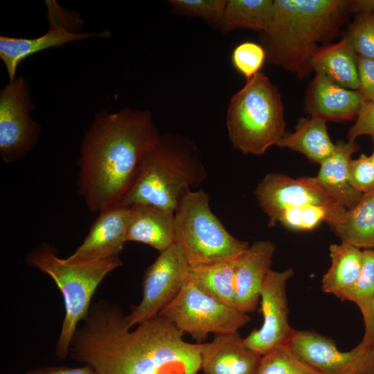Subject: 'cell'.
I'll return each mask as SVG.
<instances>
[{"instance_id":"obj_3","label":"cell","mask_w":374,"mask_h":374,"mask_svg":"<svg viewBox=\"0 0 374 374\" xmlns=\"http://www.w3.org/2000/svg\"><path fill=\"white\" fill-rule=\"evenodd\" d=\"M348 0H274L269 29L263 33L268 60L298 78L313 69L316 50L337 36L352 12Z\"/></svg>"},{"instance_id":"obj_29","label":"cell","mask_w":374,"mask_h":374,"mask_svg":"<svg viewBox=\"0 0 374 374\" xmlns=\"http://www.w3.org/2000/svg\"><path fill=\"white\" fill-rule=\"evenodd\" d=\"M255 374H321L302 359L288 344L261 356Z\"/></svg>"},{"instance_id":"obj_24","label":"cell","mask_w":374,"mask_h":374,"mask_svg":"<svg viewBox=\"0 0 374 374\" xmlns=\"http://www.w3.org/2000/svg\"><path fill=\"white\" fill-rule=\"evenodd\" d=\"M332 229L341 241L361 249H374V190L346 209Z\"/></svg>"},{"instance_id":"obj_11","label":"cell","mask_w":374,"mask_h":374,"mask_svg":"<svg viewBox=\"0 0 374 374\" xmlns=\"http://www.w3.org/2000/svg\"><path fill=\"white\" fill-rule=\"evenodd\" d=\"M293 352L321 374H371L374 346L362 341L341 351L330 338L313 330H296L288 343Z\"/></svg>"},{"instance_id":"obj_5","label":"cell","mask_w":374,"mask_h":374,"mask_svg":"<svg viewBox=\"0 0 374 374\" xmlns=\"http://www.w3.org/2000/svg\"><path fill=\"white\" fill-rule=\"evenodd\" d=\"M26 262L48 275L62 294L65 314L55 353L60 359H65L78 323L88 314L96 290L105 277L123 262L119 256L92 262H68L46 243L32 250Z\"/></svg>"},{"instance_id":"obj_30","label":"cell","mask_w":374,"mask_h":374,"mask_svg":"<svg viewBox=\"0 0 374 374\" xmlns=\"http://www.w3.org/2000/svg\"><path fill=\"white\" fill-rule=\"evenodd\" d=\"M346 37L357 55L374 59V10L357 12Z\"/></svg>"},{"instance_id":"obj_21","label":"cell","mask_w":374,"mask_h":374,"mask_svg":"<svg viewBox=\"0 0 374 374\" xmlns=\"http://www.w3.org/2000/svg\"><path fill=\"white\" fill-rule=\"evenodd\" d=\"M130 206L127 242L143 243L159 252L174 244V214L149 205Z\"/></svg>"},{"instance_id":"obj_35","label":"cell","mask_w":374,"mask_h":374,"mask_svg":"<svg viewBox=\"0 0 374 374\" xmlns=\"http://www.w3.org/2000/svg\"><path fill=\"white\" fill-rule=\"evenodd\" d=\"M358 91L364 102L374 101V59L357 55Z\"/></svg>"},{"instance_id":"obj_22","label":"cell","mask_w":374,"mask_h":374,"mask_svg":"<svg viewBox=\"0 0 374 374\" xmlns=\"http://www.w3.org/2000/svg\"><path fill=\"white\" fill-rule=\"evenodd\" d=\"M357 57L346 36L337 43L319 46L312 57L311 66L315 73L324 75L335 84L358 90Z\"/></svg>"},{"instance_id":"obj_19","label":"cell","mask_w":374,"mask_h":374,"mask_svg":"<svg viewBox=\"0 0 374 374\" xmlns=\"http://www.w3.org/2000/svg\"><path fill=\"white\" fill-rule=\"evenodd\" d=\"M330 265L321 279V290L341 301H350L361 274L363 249L345 241L330 246Z\"/></svg>"},{"instance_id":"obj_25","label":"cell","mask_w":374,"mask_h":374,"mask_svg":"<svg viewBox=\"0 0 374 374\" xmlns=\"http://www.w3.org/2000/svg\"><path fill=\"white\" fill-rule=\"evenodd\" d=\"M236 259L190 267L188 280L222 303L237 308L235 291Z\"/></svg>"},{"instance_id":"obj_38","label":"cell","mask_w":374,"mask_h":374,"mask_svg":"<svg viewBox=\"0 0 374 374\" xmlns=\"http://www.w3.org/2000/svg\"><path fill=\"white\" fill-rule=\"evenodd\" d=\"M371 159V161L373 162V163L374 164V149H373V153L370 156Z\"/></svg>"},{"instance_id":"obj_39","label":"cell","mask_w":374,"mask_h":374,"mask_svg":"<svg viewBox=\"0 0 374 374\" xmlns=\"http://www.w3.org/2000/svg\"><path fill=\"white\" fill-rule=\"evenodd\" d=\"M371 374H374V352H373V364Z\"/></svg>"},{"instance_id":"obj_12","label":"cell","mask_w":374,"mask_h":374,"mask_svg":"<svg viewBox=\"0 0 374 374\" xmlns=\"http://www.w3.org/2000/svg\"><path fill=\"white\" fill-rule=\"evenodd\" d=\"M293 275L292 268L271 269L264 281L260 296L262 324L244 338L245 344L260 356L288 344L294 333L289 323L286 291L287 283Z\"/></svg>"},{"instance_id":"obj_10","label":"cell","mask_w":374,"mask_h":374,"mask_svg":"<svg viewBox=\"0 0 374 374\" xmlns=\"http://www.w3.org/2000/svg\"><path fill=\"white\" fill-rule=\"evenodd\" d=\"M189 269L188 262L175 244L160 252L145 271L140 303L126 316L129 327L157 316L188 281Z\"/></svg>"},{"instance_id":"obj_8","label":"cell","mask_w":374,"mask_h":374,"mask_svg":"<svg viewBox=\"0 0 374 374\" xmlns=\"http://www.w3.org/2000/svg\"><path fill=\"white\" fill-rule=\"evenodd\" d=\"M159 315L199 343L211 333L238 332L251 320L247 313L222 303L190 280Z\"/></svg>"},{"instance_id":"obj_15","label":"cell","mask_w":374,"mask_h":374,"mask_svg":"<svg viewBox=\"0 0 374 374\" xmlns=\"http://www.w3.org/2000/svg\"><path fill=\"white\" fill-rule=\"evenodd\" d=\"M82 244L64 258L68 262H92L119 256L127 242L131 206L119 202L100 211Z\"/></svg>"},{"instance_id":"obj_17","label":"cell","mask_w":374,"mask_h":374,"mask_svg":"<svg viewBox=\"0 0 374 374\" xmlns=\"http://www.w3.org/2000/svg\"><path fill=\"white\" fill-rule=\"evenodd\" d=\"M364 100L357 90L342 87L321 73H315L304 100L310 116L328 121H346L356 118Z\"/></svg>"},{"instance_id":"obj_9","label":"cell","mask_w":374,"mask_h":374,"mask_svg":"<svg viewBox=\"0 0 374 374\" xmlns=\"http://www.w3.org/2000/svg\"><path fill=\"white\" fill-rule=\"evenodd\" d=\"M29 85L16 78L0 91V156L10 163L24 158L38 141L41 127L33 120Z\"/></svg>"},{"instance_id":"obj_31","label":"cell","mask_w":374,"mask_h":374,"mask_svg":"<svg viewBox=\"0 0 374 374\" xmlns=\"http://www.w3.org/2000/svg\"><path fill=\"white\" fill-rule=\"evenodd\" d=\"M266 58L265 48L251 41H245L236 46L231 56L233 66L247 80L260 72Z\"/></svg>"},{"instance_id":"obj_34","label":"cell","mask_w":374,"mask_h":374,"mask_svg":"<svg viewBox=\"0 0 374 374\" xmlns=\"http://www.w3.org/2000/svg\"><path fill=\"white\" fill-rule=\"evenodd\" d=\"M370 136L374 143V101L364 102L354 125L349 129L347 139L355 141L361 136Z\"/></svg>"},{"instance_id":"obj_27","label":"cell","mask_w":374,"mask_h":374,"mask_svg":"<svg viewBox=\"0 0 374 374\" xmlns=\"http://www.w3.org/2000/svg\"><path fill=\"white\" fill-rule=\"evenodd\" d=\"M364 262L359 278L350 301L361 312L364 334L361 341L374 346V249H363Z\"/></svg>"},{"instance_id":"obj_18","label":"cell","mask_w":374,"mask_h":374,"mask_svg":"<svg viewBox=\"0 0 374 374\" xmlns=\"http://www.w3.org/2000/svg\"><path fill=\"white\" fill-rule=\"evenodd\" d=\"M260 358L238 332L215 335L211 342L202 344L204 374H255Z\"/></svg>"},{"instance_id":"obj_26","label":"cell","mask_w":374,"mask_h":374,"mask_svg":"<svg viewBox=\"0 0 374 374\" xmlns=\"http://www.w3.org/2000/svg\"><path fill=\"white\" fill-rule=\"evenodd\" d=\"M274 11L272 0H228L219 25L225 32L245 28L267 32Z\"/></svg>"},{"instance_id":"obj_16","label":"cell","mask_w":374,"mask_h":374,"mask_svg":"<svg viewBox=\"0 0 374 374\" xmlns=\"http://www.w3.org/2000/svg\"><path fill=\"white\" fill-rule=\"evenodd\" d=\"M276 249L270 240L256 241L236 259L235 291L238 310L247 314L256 310Z\"/></svg>"},{"instance_id":"obj_33","label":"cell","mask_w":374,"mask_h":374,"mask_svg":"<svg viewBox=\"0 0 374 374\" xmlns=\"http://www.w3.org/2000/svg\"><path fill=\"white\" fill-rule=\"evenodd\" d=\"M349 180L353 188L362 195L374 190V164L370 156L362 154L351 160Z\"/></svg>"},{"instance_id":"obj_23","label":"cell","mask_w":374,"mask_h":374,"mask_svg":"<svg viewBox=\"0 0 374 374\" xmlns=\"http://www.w3.org/2000/svg\"><path fill=\"white\" fill-rule=\"evenodd\" d=\"M277 146L299 152L320 165L334 152L336 144L330 138L326 121L310 116L300 118L294 132L285 134Z\"/></svg>"},{"instance_id":"obj_6","label":"cell","mask_w":374,"mask_h":374,"mask_svg":"<svg viewBox=\"0 0 374 374\" xmlns=\"http://www.w3.org/2000/svg\"><path fill=\"white\" fill-rule=\"evenodd\" d=\"M228 135L244 154H263L285 135L284 107L278 88L259 72L247 80L231 98L226 114Z\"/></svg>"},{"instance_id":"obj_7","label":"cell","mask_w":374,"mask_h":374,"mask_svg":"<svg viewBox=\"0 0 374 374\" xmlns=\"http://www.w3.org/2000/svg\"><path fill=\"white\" fill-rule=\"evenodd\" d=\"M174 244L190 267L236 259L249 247L232 235L212 212L206 193L190 189L174 213Z\"/></svg>"},{"instance_id":"obj_37","label":"cell","mask_w":374,"mask_h":374,"mask_svg":"<svg viewBox=\"0 0 374 374\" xmlns=\"http://www.w3.org/2000/svg\"><path fill=\"white\" fill-rule=\"evenodd\" d=\"M352 12L374 10V0H355L351 3Z\"/></svg>"},{"instance_id":"obj_13","label":"cell","mask_w":374,"mask_h":374,"mask_svg":"<svg viewBox=\"0 0 374 374\" xmlns=\"http://www.w3.org/2000/svg\"><path fill=\"white\" fill-rule=\"evenodd\" d=\"M49 29L36 38H17L1 35L0 58L6 66L9 81L16 78L19 64L29 56L51 48L60 47L75 41L93 37H104V33L79 32L80 19L69 14L55 1H46Z\"/></svg>"},{"instance_id":"obj_14","label":"cell","mask_w":374,"mask_h":374,"mask_svg":"<svg viewBox=\"0 0 374 374\" xmlns=\"http://www.w3.org/2000/svg\"><path fill=\"white\" fill-rule=\"evenodd\" d=\"M254 195L259 206L268 217L269 226H274L280 215L292 208L306 204H339L315 177L294 179L276 172L267 175L258 184Z\"/></svg>"},{"instance_id":"obj_1","label":"cell","mask_w":374,"mask_h":374,"mask_svg":"<svg viewBox=\"0 0 374 374\" xmlns=\"http://www.w3.org/2000/svg\"><path fill=\"white\" fill-rule=\"evenodd\" d=\"M130 328L121 309L106 301L91 305L69 354L97 374H197L202 344H191L160 315Z\"/></svg>"},{"instance_id":"obj_40","label":"cell","mask_w":374,"mask_h":374,"mask_svg":"<svg viewBox=\"0 0 374 374\" xmlns=\"http://www.w3.org/2000/svg\"><path fill=\"white\" fill-rule=\"evenodd\" d=\"M373 314H374V302H373Z\"/></svg>"},{"instance_id":"obj_28","label":"cell","mask_w":374,"mask_h":374,"mask_svg":"<svg viewBox=\"0 0 374 374\" xmlns=\"http://www.w3.org/2000/svg\"><path fill=\"white\" fill-rule=\"evenodd\" d=\"M346 209L340 204H306L285 211L278 222L287 229L298 231H312L323 222L328 223L332 228Z\"/></svg>"},{"instance_id":"obj_2","label":"cell","mask_w":374,"mask_h":374,"mask_svg":"<svg viewBox=\"0 0 374 374\" xmlns=\"http://www.w3.org/2000/svg\"><path fill=\"white\" fill-rule=\"evenodd\" d=\"M160 137L147 110L123 108L96 115L78 162V191L91 212L122 201L141 159Z\"/></svg>"},{"instance_id":"obj_32","label":"cell","mask_w":374,"mask_h":374,"mask_svg":"<svg viewBox=\"0 0 374 374\" xmlns=\"http://www.w3.org/2000/svg\"><path fill=\"white\" fill-rule=\"evenodd\" d=\"M169 2L176 13L199 17L218 24L226 0H170Z\"/></svg>"},{"instance_id":"obj_36","label":"cell","mask_w":374,"mask_h":374,"mask_svg":"<svg viewBox=\"0 0 374 374\" xmlns=\"http://www.w3.org/2000/svg\"><path fill=\"white\" fill-rule=\"evenodd\" d=\"M25 374H97L90 366L85 364L82 367L48 366L31 369Z\"/></svg>"},{"instance_id":"obj_20","label":"cell","mask_w":374,"mask_h":374,"mask_svg":"<svg viewBox=\"0 0 374 374\" xmlns=\"http://www.w3.org/2000/svg\"><path fill=\"white\" fill-rule=\"evenodd\" d=\"M358 148L355 141H338L334 152L320 164L315 176L321 186L347 209L355 206L363 195L349 180L352 155Z\"/></svg>"},{"instance_id":"obj_4","label":"cell","mask_w":374,"mask_h":374,"mask_svg":"<svg viewBox=\"0 0 374 374\" xmlns=\"http://www.w3.org/2000/svg\"><path fill=\"white\" fill-rule=\"evenodd\" d=\"M206 176L192 144L175 136H161L141 159L121 202L149 205L174 214L184 193Z\"/></svg>"}]
</instances>
